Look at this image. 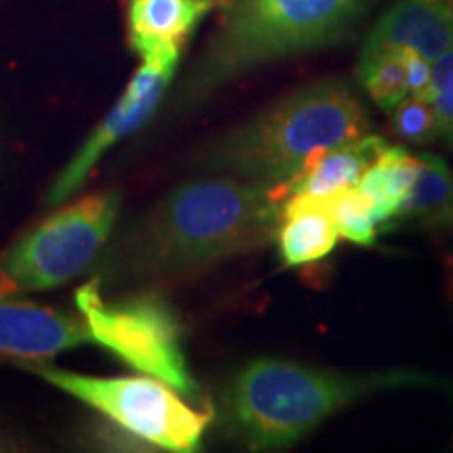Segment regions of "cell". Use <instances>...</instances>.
<instances>
[{"instance_id": "obj_17", "label": "cell", "mask_w": 453, "mask_h": 453, "mask_svg": "<svg viewBox=\"0 0 453 453\" xmlns=\"http://www.w3.org/2000/svg\"><path fill=\"white\" fill-rule=\"evenodd\" d=\"M416 180L401 219L428 217L453 196V170L443 157L416 154Z\"/></svg>"}, {"instance_id": "obj_20", "label": "cell", "mask_w": 453, "mask_h": 453, "mask_svg": "<svg viewBox=\"0 0 453 453\" xmlns=\"http://www.w3.org/2000/svg\"><path fill=\"white\" fill-rule=\"evenodd\" d=\"M424 225L441 231H453V196L439 208V211L424 217Z\"/></svg>"}, {"instance_id": "obj_21", "label": "cell", "mask_w": 453, "mask_h": 453, "mask_svg": "<svg viewBox=\"0 0 453 453\" xmlns=\"http://www.w3.org/2000/svg\"><path fill=\"white\" fill-rule=\"evenodd\" d=\"M443 7H445L447 17H449V24H451V27H453V0H445Z\"/></svg>"}, {"instance_id": "obj_19", "label": "cell", "mask_w": 453, "mask_h": 453, "mask_svg": "<svg viewBox=\"0 0 453 453\" xmlns=\"http://www.w3.org/2000/svg\"><path fill=\"white\" fill-rule=\"evenodd\" d=\"M424 99L437 111L439 143L453 151V49L433 61V76Z\"/></svg>"}, {"instance_id": "obj_9", "label": "cell", "mask_w": 453, "mask_h": 453, "mask_svg": "<svg viewBox=\"0 0 453 453\" xmlns=\"http://www.w3.org/2000/svg\"><path fill=\"white\" fill-rule=\"evenodd\" d=\"M90 342L81 315L13 296L0 298V364H38Z\"/></svg>"}, {"instance_id": "obj_22", "label": "cell", "mask_w": 453, "mask_h": 453, "mask_svg": "<svg viewBox=\"0 0 453 453\" xmlns=\"http://www.w3.org/2000/svg\"><path fill=\"white\" fill-rule=\"evenodd\" d=\"M426 3H434V4H443L445 0H426Z\"/></svg>"}, {"instance_id": "obj_8", "label": "cell", "mask_w": 453, "mask_h": 453, "mask_svg": "<svg viewBox=\"0 0 453 453\" xmlns=\"http://www.w3.org/2000/svg\"><path fill=\"white\" fill-rule=\"evenodd\" d=\"M177 65L173 64H154L143 61L133 81L124 88V93L113 105V110L104 118V122L93 130V134L84 141L81 150L73 154L70 164L61 170L55 183L47 191L49 206H59L70 200L93 173L107 150L120 143L124 137L133 134L154 116L157 104L166 93L170 81H173Z\"/></svg>"}, {"instance_id": "obj_2", "label": "cell", "mask_w": 453, "mask_h": 453, "mask_svg": "<svg viewBox=\"0 0 453 453\" xmlns=\"http://www.w3.org/2000/svg\"><path fill=\"white\" fill-rule=\"evenodd\" d=\"M410 388L453 390L443 378L413 367L344 372L265 357L235 373L225 407L231 428L252 451H280L361 401Z\"/></svg>"}, {"instance_id": "obj_4", "label": "cell", "mask_w": 453, "mask_h": 453, "mask_svg": "<svg viewBox=\"0 0 453 453\" xmlns=\"http://www.w3.org/2000/svg\"><path fill=\"white\" fill-rule=\"evenodd\" d=\"M372 0H229L219 27L187 84L200 101L271 61L338 41Z\"/></svg>"}, {"instance_id": "obj_10", "label": "cell", "mask_w": 453, "mask_h": 453, "mask_svg": "<svg viewBox=\"0 0 453 453\" xmlns=\"http://www.w3.org/2000/svg\"><path fill=\"white\" fill-rule=\"evenodd\" d=\"M217 0H128V42L143 61L179 65L180 49Z\"/></svg>"}, {"instance_id": "obj_6", "label": "cell", "mask_w": 453, "mask_h": 453, "mask_svg": "<svg viewBox=\"0 0 453 453\" xmlns=\"http://www.w3.org/2000/svg\"><path fill=\"white\" fill-rule=\"evenodd\" d=\"M76 309L95 344L137 372L170 384L180 395L196 396L179 317L162 296L147 292L107 303L99 281L93 280L78 288Z\"/></svg>"}, {"instance_id": "obj_14", "label": "cell", "mask_w": 453, "mask_h": 453, "mask_svg": "<svg viewBox=\"0 0 453 453\" xmlns=\"http://www.w3.org/2000/svg\"><path fill=\"white\" fill-rule=\"evenodd\" d=\"M416 154H410L401 145H387L357 183L370 197L380 229L403 217V208L416 180Z\"/></svg>"}, {"instance_id": "obj_7", "label": "cell", "mask_w": 453, "mask_h": 453, "mask_svg": "<svg viewBox=\"0 0 453 453\" xmlns=\"http://www.w3.org/2000/svg\"><path fill=\"white\" fill-rule=\"evenodd\" d=\"M113 191L82 197L50 214L0 257V298L64 286L97 257L116 225Z\"/></svg>"}, {"instance_id": "obj_5", "label": "cell", "mask_w": 453, "mask_h": 453, "mask_svg": "<svg viewBox=\"0 0 453 453\" xmlns=\"http://www.w3.org/2000/svg\"><path fill=\"white\" fill-rule=\"evenodd\" d=\"M26 370L164 451L189 453L200 449L203 434L211 426V413L191 407L177 388L147 373L99 378L61 370L44 361L26 364Z\"/></svg>"}, {"instance_id": "obj_15", "label": "cell", "mask_w": 453, "mask_h": 453, "mask_svg": "<svg viewBox=\"0 0 453 453\" xmlns=\"http://www.w3.org/2000/svg\"><path fill=\"white\" fill-rule=\"evenodd\" d=\"M321 202L336 226L340 240L357 243V246H373L380 223L373 212L370 197L359 187H342V189L321 196Z\"/></svg>"}, {"instance_id": "obj_18", "label": "cell", "mask_w": 453, "mask_h": 453, "mask_svg": "<svg viewBox=\"0 0 453 453\" xmlns=\"http://www.w3.org/2000/svg\"><path fill=\"white\" fill-rule=\"evenodd\" d=\"M390 113V128L396 139L411 145H430L439 141L437 111L424 97L410 95Z\"/></svg>"}, {"instance_id": "obj_12", "label": "cell", "mask_w": 453, "mask_h": 453, "mask_svg": "<svg viewBox=\"0 0 453 453\" xmlns=\"http://www.w3.org/2000/svg\"><path fill=\"white\" fill-rule=\"evenodd\" d=\"M387 145L382 137L364 134L347 143L327 147L311 156L304 166L290 180L277 185V189L286 202L290 196H327L342 187L357 185Z\"/></svg>"}, {"instance_id": "obj_16", "label": "cell", "mask_w": 453, "mask_h": 453, "mask_svg": "<svg viewBox=\"0 0 453 453\" xmlns=\"http://www.w3.org/2000/svg\"><path fill=\"white\" fill-rule=\"evenodd\" d=\"M359 81L373 104L384 111H393L405 97L407 87L405 59L396 53H376L359 57Z\"/></svg>"}, {"instance_id": "obj_11", "label": "cell", "mask_w": 453, "mask_h": 453, "mask_svg": "<svg viewBox=\"0 0 453 453\" xmlns=\"http://www.w3.org/2000/svg\"><path fill=\"white\" fill-rule=\"evenodd\" d=\"M453 49V27L443 4L401 0L384 13L361 49V55L418 53L437 61Z\"/></svg>"}, {"instance_id": "obj_1", "label": "cell", "mask_w": 453, "mask_h": 453, "mask_svg": "<svg viewBox=\"0 0 453 453\" xmlns=\"http://www.w3.org/2000/svg\"><path fill=\"white\" fill-rule=\"evenodd\" d=\"M277 185L220 174L177 187L122 242L124 275L168 280L214 267L275 237Z\"/></svg>"}, {"instance_id": "obj_3", "label": "cell", "mask_w": 453, "mask_h": 453, "mask_svg": "<svg viewBox=\"0 0 453 453\" xmlns=\"http://www.w3.org/2000/svg\"><path fill=\"white\" fill-rule=\"evenodd\" d=\"M364 134H370V116L361 99L349 84L319 81L214 141L202 154L200 166L226 177L281 185L317 151Z\"/></svg>"}, {"instance_id": "obj_13", "label": "cell", "mask_w": 453, "mask_h": 453, "mask_svg": "<svg viewBox=\"0 0 453 453\" xmlns=\"http://www.w3.org/2000/svg\"><path fill=\"white\" fill-rule=\"evenodd\" d=\"M275 240L281 263L286 267H303L330 257L340 235L321 196L298 194L283 202Z\"/></svg>"}]
</instances>
